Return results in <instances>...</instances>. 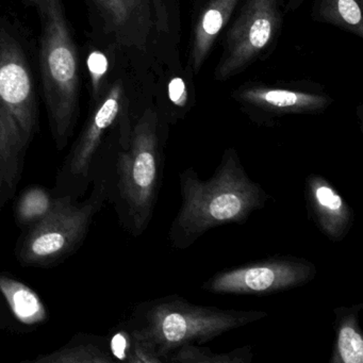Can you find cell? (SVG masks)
Instances as JSON below:
<instances>
[{
    "label": "cell",
    "instance_id": "6da1fadb",
    "mask_svg": "<svg viewBox=\"0 0 363 363\" xmlns=\"http://www.w3.org/2000/svg\"><path fill=\"white\" fill-rule=\"evenodd\" d=\"M163 152L156 112L145 110L131 127L128 146L110 144L95 163L94 174L103 176L108 201L120 224L133 237L150 226L163 177Z\"/></svg>",
    "mask_w": 363,
    "mask_h": 363
},
{
    "label": "cell",
    "instance_id": "7a4b0ae2",
    "mask_svg": "<svg viewBox=\"0 0 363 363\" xmlns=\"http://www.w3.org/2000/svg\"><path fill=\"white\" fill-rule=\"evenodd\" d=\"M182 206L169 231V243L178 250L192 246L210 229L244 224L269 199L252 182L233 148L225 150L210 179H201L193 167L179 175Z\"/></svg>",
    "mask_w": 363,
    "mask_h": 363
},
{
    "label": "cell",
    "instance_id": "3957f363",
    "mask_svg": "<svg viewBox=\"0 0 363 363\" xmlns=\"http://www.w3.org/2000/svg\"><path fill=\"white\" fill-rule=\"evenodd\" d=\"M258 310L220 309L191 303L179 295H167L135 307L127 328L162 362L186 344H203L223 333L267 318Z\"/></svg>",
    "mask_w": 363,
    "mask_h": 363
},
{
    "label": "cell",
    "instance_id": "277c9868",
    "mask_svg": "<svg viewBox=\"0 0 363 363\" xmlns=\"http://www.w3.org/2000/svg\"><path fill=\"white\" fill-rule=\"evenodd\" d=\"M41 24V65L50 133L57 150L71 139L79 110V56L62 0H25Z\"/></svg>",
    "mask_w": 363,
    "mask_h": 363
},
{
    "label": "cell",
    "instance_id": "5b68a950",
    "mask_svg": "<svg viewBox=\"0 0 363 363\" xmlns=\"http://www.w3.org/2000/svg\"><path fill=\"white\" fill-rule=\"evenodd\" d=\"M88 199L65 196L50 216L23 231L16 247L18 262L25 267H50L63 262L84 243L95 216L108 201L103 176L94 174Z\"/></svg>",
    "mask_w": 363,
    "mask_h": 363
},
{
    "label": "cell",
    "instance_id": "8992f818",
    "mask_svg": "<svg viewBox=\"0 0 363 363\" xmlns=\"http://www.w3.org/2000/svg\"><path fill=\"white\" fill-rule=\"evenodd\" d=\"M123 84L116 82L97 104L79 138L69 150L57 174L52 192L79 201L92 186L95 163L107 147L108 133L122 111Z\"/></svg>",
    "mask_w": 363,
    "mask_h": 363
},
{
    "label": "cell",
    "instance_id": "52a82bcc",
    "mask_svg": "<svg viewBox=\"0 0 363 363\" xmlns=\"http://www.w3.org/2000/svg\"><path fill=\"white\" fill-rule=\"evenodd\" d=\"M316 273L315 265L307 259L272 257L220 272L203 284V290L214 294L264 296L305 286Z\"/></svg>",
    "mask_w": 363,
    "mask_h": 363
},
{
    "label": "cell",
    "instance_id": "ba28073f",
    "mask_svg": "<svg viewBox=\"0 0 363 363\" xmlns=\"http://www.w3.org/2000/svg\"><path fill=\"white\" fill-rule=\"evenodd\" d=\"M280 20L277 0H246L227 33L224 52L216 69V79H229L250 65L273 41Z\"/></svg>",
    "mask_w": 363,
    "mask_h": 363
},
{
    "label": "cell",
    "instance_id": "9c48e42d",
    "mask_svg": "<svg viewBox=\"0 0 363 363\" xmlns=\"http://www.w3.org/2000/svg\"><path fill=\"white\" fill-rule=\"evenodd\" d=\"M0 116L30 143L38 127L35 84L24 50L0 27Z\"/></svg>",
    "mask_w": 363,
    "mask_h": 363
},
{
    "label": "cell",
    "instance_id": "30bf717a",
    "mask_svg": "<svg viewBox=\"0 0 363 363\" xmlns=\"http://www.w3.org/2000/svg\"><path fill=\"white\" fill-rule=\"evenodd\" d=\"M308 216L320 233L333 242H341L354 224V211L339 191L323 176L311 174L305 182Z\"/></svg>",
    "mask_w": 363,
    "mask_h": 363
},
{
    "label": "cell",
    "instance_id": "8fae6325",
    "mask_svg": "<svg viewBox=\"0 0 363 363\" xmlns=\"http://www.w3.org/2000/svg\"><path fill=\"white\" fill-rule=\"evenodd\" d=\"M237 99L245 105L275 116L315 113L329 105V99L323 95L269 86L241 89Z\"/></svg>",
    "mask_w": 363,
    "mask_h": 363
},
{
    "label": "cell",
    "instance_id": "7c38bea8",
    "mask_svg": "<svg viewBox=\"0 0 363 363\" xmlns=\"http://www.w3.org/2000/svg\"><path fill=\"white\" fill-rule=\"evenodd\" d=\"M108 33L121 45L143 43L147 27L146 0H93Z\"/></svg>",
    "mask_w": 363,
    "mask_h": 363
},
{
    "label": "cell",
    "instance_id": "4fadbf2b",
    "mask_svg": "<svg viewBox=\"0 0 363 363\" xmlns=\"http://www.w3.org/2000/svg\"><path fill=\"white\" fill-rule=\"evenodd\" d=\"M28 145L18 128L0 116V210L16 195Z\"/></svg>",
    "mask_w": 363,
    "mask_h": 363
},
{
    "label": "cell",
    "instance_id": "5bb4252c",
    "mask_svg": "<svg viewBox=\"0 0 363 363\" xmlns=\"http://www.w3.org/2000/svg\"><path fill=\"white\" fill-rule=\"evenodd\" d=\"M240 0H210L201 10L194 26L191 44L190 65L199 73L213 48L216 38L230 20Z\"/></svg>",
    "mask_w": 363,
    "mask_h": 363
},
{
    "label": "cell",
    "instance_id": "9a60e30c",
    "mask_svg": "<svg viewBox=\"0 0 363 363\" xmlns=\"http://www.w3.org/2000/svg\"><path fill=\"white\" fill-rule=\"evenodd\" d=\"M0 295L20 324L35 327L48 320V310L39 294L12 276L0 274Z\"/></svg>",
    "mask_w": 363,
    "mask_h": 363
},
{
    "label": "cell",
    "instance_id": "2e32d148",
    "mask_svg": "<svg viewBox=\"0 0 363 363\" xmlns=\"http://www.w3.org/2000/svg\"><path fill=\"white\" fill-rule=\"evenodd\" d=\"M361 303L335 310V343L330 363H362L363 335L359 325Z\"/></svg>",
    "mask_w": 363,
    "mask_h": 363
},
{
    "label": "cell",
    "instance_id": "e0dca14e",
    "mask_svg": "<svg viewBox=\"0 0 363 363\" xmlns=\"http://www.w3.org/2000/svg\"><path fill=\"white\" fill-rule=\"evenodd\" d=\"M35 363H113L107 340L96 335H75L63 347L29 360Z\"/></svg>",
    "mask_w": 363,
    "mask_h": 363
},
{
    "label": "cell",
    "instance_id": "ac0fdd59",
    "mask_svg": "<svg viewBox=\"0 0 363 363\" xmlns=\"http://www.w3.org/2000/svg\"><path fill=\"white\" fill-rule=\"evenodd\" d=\"M65 196H56L52 190L31 186L22 191L14 205V218L21 230L26 231L50 216Z\"/></svg>",
    "mask_w": 363,
    "mask_h": 363
},
{
    "label": "cell",
    "instance_id": "d6986e66",
    "mask_svg": "<svg viewBox=\"0 0 363 363\" xmlns=\"http://www.w3.org/2000/svg\"><path fill=\"white\" fill-rule=\"evenodd\" d=\"M363 0H318L316 16L322 22L363 37Z\"/></svg>",
    "mask_w": 363,
    "mask_h": 363
},
{
    "label": "cell",
    "instance_id": "ffe728a7",
    "mask_svg": "<svg viewBox=\"0 0 363 363\" xmlns=\"http://www.w3.org/2000/svg\"><path fill=\"white\" fill-rule=\"evenodd\" d=\"M250 346L237 348L228 354H214L206 347L196 344H186L173 352L167 362L179 363H248L252 361Z\"/></svg>",
    "mask_w": 363,
    "mask_h": 363
},
{
    "label": "cell",
    "instance_id": "44dd1931",
    "mask_svg": "<svg viewBox=\"0 0 363 363\" xmlns=\"http://www.w3.org/2000/svg\"><path fill=\"white\" fill-rule=\"evenodd\" d=\"M130 343L131 335L127 327L114 333L113 337L110 339L108 344H109L110 352H111L116 361H125L126 362Z\"/></svg>",
    "mask_w": 363,
    "mask_h": 363
},
{
    "label": "cell",
    "instance_id": "7402d4cb",
    "mask_svg": "<svg viewBox=\"0 0 363 363\" xmlns=\"http://www.w3.org/2000/svg\"><path fill=\"white\" fill-rule=\"evenodd\" d=\"M89 65H90V72L93 77V86H94L93 88L96 90L99 88V84L101 82V77L105 75L106 71H107V59L101 52H94L90 57Z\"/></svg>",
    "mask_w": 363,
    "mask_h": 363
},
{
    "label": "cell",
    "instance_id": "603a6c76",
    "mask_svg": "<svg viewBox=\"0 0 363 363\" xmlns=\"http://www.w3.org/2000/svg\"><path fill=\"white\" fill-rule=\"evenodd\" d=\"M169 96L174 105L177 107L186 106L188 93L186 84L182 78L176 77L171 80L169 84Z\"/></svg>",
    "mask_w": 363,
    "mask_h": 363
},
{
    "label": "cell",
    "instance_id": "cb8c5ba5",
    "mask_svg": "<svg viewBox=\"0 0 363 363\" xmlns=\"http://www.w3.org/2000/svg\"><path fill=\"white\" fill-rule=\"evenodd\" d=\"M303 0H290V9L295 10L301 5Z\"/></svg>",
    "mask_w": 363,
    "mask_h": 363
}]
</instances>
